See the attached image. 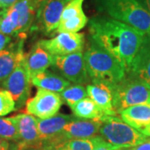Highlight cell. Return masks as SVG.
<instances>
[{"label":"cell","mask_w":150,"mask_h":150,"mask_svg":"<svg viewBox=\"0 0 150 150\" xmlns=\"http://www.w3.org/2000/svg\"><path fill=\"white\" fill-rule=\"evenodd\" d=\"M72 115L58 113L45 119L37 118V127L40 140L48 141L57 138L68 123L74 119Z\"/></svg>","instance_id":"obj_15"},{"label":"cell","mask_w":150,"mask_h":150,"mask_svg":"<svg viewBox=\"0 0 150 150\" xmlns=\"http://www.w3.org/2000/svg\"><path fill=\"white\" fill-rule=\"evenodd\" d=\"M115 150H129V149H117Z\"/></svg>","instance_id":"obj_38"},{"label":"cell","mask_w":150,"mask_h":150,"mask_svg":"<svg viewBox=\"0 0 150 150\" xmlns=\"http://www.w3.org/2000/svg\"><path fill=\"white\" fill-rule=\"evenodd\" d=\"M39 43L53 56H64L82 52L84 46V34L80 33H60L51 39Z\"/></svg>","instance_id":"obj_9"},{"label":"cell","mask_w":150,"mask_h":150,"mask_svg":"<svg viewBox=\"0 0 150 150\" xmlns=\"http://www.w3.org/2000/svg\"><path fill=\"white\" fill-rule=\"evenodd\" d=\"M127 73L150 88V33L144 35Z\"/></svg>","instance_id":"obj_12"},{"label":"cell","mask_w":150,"mask_h":150,"mask_svg":"<svg viewBox=\"0 0 150 150\" xmlns=\"http://www.w3.org/2000/svg\"><path fill=\"white\" fill-rule=\"evenodd\" d=\"M16 103L10 93L7 90L0 91V116H4L15 110Z\"/></svg>","instance_id":"obj_28"},{"label":"cell","mask_w":150,"mask_h":150,"mask_svg":"<svg viewBox=\"0 0 150 150\" xmlns=\"http://www.w3.org/2000/svg\"><path fill=\"white\" fill-rule=\"evenodd\" d=\"M88 96L100 108L105 116L118 115L112 106V93L108 84L103 83H93L87 86Z\"/></svg>","instance_id":"obj_16"},{"label":"cell","mask_w":150,"mask_h":150,"mask_svg":"<svg viewBox=\"0 0 150 150\" xmlns=\"http://www.w3.org/2000/svg\"><path fill=\"white\" fill-rule=\"evenodd\" d=\"M9 149V144L8 140L4 139L0 137V150H8Z\"/></svg>","instance_id":"obj_34"},{"label":"cell","mask_w":150,"mask_h":150,"mask_svg":"<svg viewBox=\"0 0 150 150\" xmlns=\"http://www.w3.org/2000/svg\"><path fill=\"white\" fill-rule=\"evenodd\" d=\"M140 4L150 13V0H138Z\"/></svg>","instance_id":"obj_35"},{"label":"cell","mask_w":150,"mask_h":150,"mask_svg":"<svg viewBox=\"0 0 150 150\" xmlns=\"http://www.w3.org/2000/svg\"><path fill=\"white\" fill-rule=\"evenodd\" d=\"M63 100L59 93L38 88L26 102V112L38 118L45 119L58 114Z\"/></svg>","instance_id":"obj_8"},{"label":"cell","mask_w":150,"mask_h":150,"mask_svg":"<svg viewBox=\"0 0 150 150\" xmlns=\"http://www.w3.org/2000/svg\"><path fill=\"white\" fill-rule=\"evenodd\" d=\"M1 20H2V17L0 16V23H1ZM0 31H1V26H0Z\"/></svg>","instance_id":"obj_39"},{"label":"cell","mask_w":150,"mask_h":150,"mask_svg":"<svg viewBox=\"0 0 150 150\" xmlns=\"http://www.w3.org/2000/svg\"><path fill=\"white\" fill-rule=\"evenodd\" d=\"M74 116L84 119H100L105 116L93 100L86 97L71 108Z\"/></svg>","instance_id":"obj_22"},{"label":"cell","mask_w":150,"mask_h":150,"mask_svg":"<svg viewBox=\"0 0 150 150\" xmlns=\"http://www.w3.org/2000/svg\"><path fill=\"white\" fill-rule=\"evenodd\" d=\"M98 5L110 18L150 33V13L138 0H98Z\"/></svg>","instance_id":"obj_3"},{"label":"cell","mask_w":150,"mask_h":150,"mask_svg":"<svg viewBox=\"0 0 150 150\" xmlns=\"http://www.w3.org/2000/svg\"><path fill=\"white\" fill-rule=\"evenodd\" d=\"M31 83L38 88H42L57 93H61L71 85L69 81L65 79L64 77L48 72L47 70L35 75L31 79Z\"/></svg>","instance_id":"obj_19"},{"label":"cell","mask_w":150,"mask_h":150,"mask_svg":"<svg viewBox=\"0 0 150 150\" xmlns=\"http://www.w3.org/2000/svg\"><path fill=\"white\" fill-rule=\"evenodd\" d=\"M100 119H76L68 123L57 138L63 140L88 139L96 136L101 127Z\"/></svg>","instance_id":"obj_11"},{"label":"cell","mask_w":150,"mask_h":150,"mask_svg":"<svg viewBox=\"0 0 150 150\" xmlns=\"http://www.w3.org/2000/svg\"><path fill=\"white\" fill-rule=\"evenodd\" d=\"M38 2L39 3V4H42V3H43L44 1H46V0H37Z\"/></svg>","instance_id":"obj_37"},{"label":"cell","mask_w":150,"mask_h":150,"mask_svg":"<svg viewBox=\"0 0 150 150\" xmlns=\"http://www.w3.org/2000/svg\"><path fill=\"white\" fill-rule=\"evenodd\" d=\"M88 18L84 13L71 18L68 20L59 22L55 32L59 33H78L85 27L88 23Z\"/></svg>","instance_id":"obj_24"},{"label":"cell","mask_w":150,"mask_h":150,"mask_svg":"<svg viewBox=\"0 0 150 150\" xmlns=\"http://www.w3.org/2000/svg\"><path fill=\"white\" fill-rule=\"evenodd\" d=\"M31 79L25 64V55L22 58L14 70L5 80L3 82V87L12 94L17 108L22 107L29 96Z\"/></svg>","instance_id":"obj_7"},{"label":"cell","mask_w":150,"mask_h":150,"mask_svg":"<svg viewBox=\"0 0 150 150\" xmlns=\"http://www.w3.org/2000/svg\"><path fill=\"white\" fill-rule=\"evenodd\" d=\"M18 0H0V16L4 18L8 8L16 3Z\"/></svg>","instance_id":"obj_30"},{"label":"cell","mask_w":150,"mask_h":150,"mask_svg":"<svg viewBox=\"0 0 150 150\" xmlns=\"http://www.w3.org/2000/svg\"><path fill=\"white\" fill-rule=\"evenodd\" d=\"M99 134L115 149H129L141 144L149 139V136L124 122L118 115L103 116Z\"/></svg>","instance_id":"obj_4"},{"label":"cell","mask_w":150,"mask_h":150,"mask_svg":"<svg viewBox=\"0 0 150 150\" xmlns=\"http://www.w3.org/2000/svg\"><path fill=\"white\" fill-rule=\"evenodd\" d=\"M54 56L43 48V46L37 43L31 49V51L25 55V64L30 79L35 75L46 71L48 68L54 64Z\"/></svg>","instance_id":"obj_14"},{"label":"cell","mask_w":150,"mask_h":150,"mask_svg":"<svg viewBox=\"0 0 150 150\" xmlns=\"http://www.w3.org/2000/svg\"><path fill=\"white\" fill-rule=\"evenodd\" d=\"M95 137L88 139H54L43 143L51 150H93L95 145Z\"/></svg>","instance_id":"obj_21"},{"label":"cell","mask_w":150,"mask_h":150,"mask_svg":"<svg viewBox=\"0 0 150 150\" xmlns=\"http://www.w3.org/2000/svg\"><path fill=\"white\" fill-rule=\"evenodd\" d=\"M24 55L23 41L18 44L16 48L12 47L0 51V83H3L13 73L18 61Z\"/></svg>","instance_id":"obj_20"},{"label":"cell","mask_w":150,"mask_h":150,"mask_svg":"<svg viewBox=\"0 0 150 150\" xmlns=\"http://www.w3.org/2000/svg\"><path fill=\"white\" fill-rule=\"evenodd\" d=\"M71 0H46L38 10L37 16L45 33L56 31L65 6Z\"/></svg>","instance_id":"obj_10"},{"label":"cell","mask_w":150,"mask_h":150,"mask_svg":"<svg viewBox=\"0 0 150 150\" xmlns=\"http://www.w3.org/2000/svg\"><path fill=\"white\" fill-rule=\"evenodd\" d=\"M89 33L91 42L112 54L127 72L145 35L126 23L108 17L93 18L89 21Z\"/></svg>","instance_id":"obj_1"},{"label":"cell","mask_w":150,"mask_h":150,"mask_svg":"<svg viewBox=\"0 0 150 150\" xmlns=\"http://www.w3.org/2000/svg\"><path fill=\"white\" fill-rule=\"evenodd\" d=\"M53 66L65 79L73 82L74 84L83 85L88 83L90 79L87 72L83 52L54 56Z\"/></svg>","instance_id":"obj_6"},{"label":"cell","mask_w":150,"mask_h":150,"mask_svg":"<svg viewBox=\"0 0 150 150\" xmlns=\"http://www.w3.org/2000/svg\"><path fill=\"white\" fill-rule=\"evenodd\" d=\"M18 13L12 6L7 11L4 17L1 20V32L5 35H16L17 28L18 24Z\"/></svg>","instance_id":"obj_25"},{"label":"cell","mask_w":150,"mask_h":150,"mask_svg":"<svg viewBox=\"0 0 150 150\" xmlns=\"http://www.w3.org/2000/svg\"><path fill=\"white\" fill-rule=\"evenodd\" d=\"M115 149L112 145L109 143H108L106 140L102 137L96 136L95 137V145L93 150H115Z\"/></svg>","instance_id":"obj_29"},{"label":"cell","mask_w":150,"mask_h":150,"mask_svg":"<svg viewBox=\"0 0 150 150\" xmlns=\"http://www.w3.org/2000/svg\"><path fill=\"white\" fill-rule=\"evenodd\" d=\"M143 134H145V135H147V136H149V137H150V127L149 128V129H146Z\"/></svg>","instance_id":"obj_36"},{"label":"cell","mask_w":150,"mask_h":150,"mask_svg":"<svg viewBox=\"0 0 150 150\" xmlns=\"http://www.w3.org/2000/svg\"><path fill=\"white\" fill-rule=\"evenodd\" d=\"M39 4L37 0H18L13 7L18 13V24L16 36L24 38V34L31 27L35 17L37 16Z\"/></svg>","instance_id":"obj_17"},{"label":"cell","mask_w":150,"mask_h":150,"mask_svg":"<svg viewBox=\"0 0 150 150\" xmlns=\"http://www.w3.org/2000/svg\"><path fill=\"white\" fill-rule=\"evenodd\" d=\"M0 137L6 140H19L15 123L10 118H0Z\"/></svg>","instance_id":"obj_26"},{"label":"cell","mask_w":150,"mask_h":150,"mask_svg":"<svg viewBox=\"0 0 150 150\" xmlns=\"http://www.w3.org/2000/svg\"><path fill=\"white\" fill-rule=\"evenodd\" d=\"M17 149L18 150H51L48 147L43 144V143L40 146H38V147H21L18 145L17 146Z\"/></svg>","instance_id":"obj_32"},{"label":"cell","mask_w":150,"mask_h":150,"mask_svg":"<svg viewBox=\"0 0 150 150\" xmlns=\"http://www.w3.org/2000/svg\"><path fill=\"white\" fill-rule=\"evenodd\" d=\"M8 150H10V149H8ZM12 150H18V149H17V148H15V149H12Z\"/></svg>","instance_id":"obj_40"},{"label":"cell","mask_w":150,"mask_h":150,"mask_svg":"<svg viewBox=\"0 0 150 150\" xmlns=\"http://www.w3.org/2000/svg\"><path fill=\"white\" fill-rule=\"evenodd\" d=\"M11 38L9 36L5 35L4 33H0V51H2L5 48L6 45L10 42Z\"/></svg>","instance_id":"obj_33"},{"label":"cell","mask_w":150,"mask_h":150,"mask_svg":"<svg viewBox=\"0 0 150 150\" xmlns=\"http://www.w3.org/2000/svg\"><path fill=\"white\" fill-rule=\"evenodd\" d=\"M129 150H150V139H149L141 144L137 145L133 148H129Z\"/></svg>","instance_id":"obj_31"},{"label":"cell","mask_w":150,"mask_h":150,"mask_svg":"<svg viewBox=\"0 0 150 150\" xmlns=\"http://www.w3.org/2000/svg\"><path fill=\"white\" fill-rule=\"evenodd\" d=\"M109 86L112 93V106L117 114L134 105H150V88L131 75H126L119 83Z\"/></svg>","instance_id":"obj_5"},{"label":"cell","mask_w":150,"mask_h":150,"mask_svg":"<svg viewBox=\"0 0 150 150\" xmlns=\"http://www.w3.org/2000/svg\"><path fill=\"white\" fill-rule=\"evenodd\" d=\"M19 134L21 147H38L42 144L37 127V118L28 113H20L11 117Z\"/></svg>","instance_id":"obj_13"},{"label":"cell","mask_w":150,"mask_h":150,"mask_svg":"<svg viewBox=\"0 0 150 150\" xmlns=\"http://www.w3.org/2000/svg\"><path fill=\"white\" fill-rule=\"evenodd\" d=\"M59 94L62 100L64 101L70 108L88 96L87 88L81 84L70 85Z\"/></svg>","instance_id":"obj_23"},{"label":"cell","mask_w":150,"mask_h":150,"mask_svg":"<svg viewBox=\"0 0 150 150\" xmlns=\"http://www.w3.org/2000/svg\"><path fill=\"white\" fill-rule=\"evenodd\" d=\"M88 74L93 83H118L127 75L123 65L105 49L91 42L83 54Z\"/></svg>","instance_id":"obj_2"},{"label":"cell","mask_w":150,"mask_h":150,"mask_svg":"<svg viewBox=\"0 0 150 150\" xmlns=\"http://www.w3.org/2000/svg\"><path fill=\"white\" fill-rule=\"evenodd\" d=\"M124 122L142 134L150 127V105L138 104L127 108L120 112Z\"/></svg>","instance_id":"obj_18"},{"label":"cell","mask_w":150,"mask_h":150,"mask_svg":"<svg viewBox=\"0 0 150 150\" xmlns=\"http://www.w3.org/2000/svg\"><path fill=\"white\" fill-rule=\"evenodd\" d=\"M83 2L84 0H71L69 3L65 6L62 16H61L60 22L68 20L71 18H74L84 13L83 10Z\"/></svg>","instance_id":"obj_27"}]
</instances>
